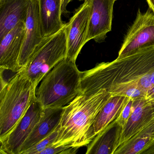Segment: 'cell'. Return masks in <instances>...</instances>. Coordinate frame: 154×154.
I'll return each instance as SVG.
<instances>
[{
  "label": "cell",
  "instance_id": "6da1fadb",
  "mask_svg": "<svg viewBox=\"0 0 154 154\" xmlns=\"http://www.w3.org/2000/svg\"><path fill=\"white\" fill-rule=\"evenodd\" d=\"M154 86V46L139 48L82 72L81 93L105 89L112 96L146 98Z\"/></svg>",
  "mask_w": 154,
  "mask_h": 154
},
{
  "label": "cell",
  "instance_id": "7a4b0ae2",
  "mask_svg": "<svg viewBox=\"0 0 154 154\" xmlns=\"http://www.w3.org/2000/svg\"><path fill=\"white\" fill-rule=\"evenodd\" d=\"M112 95L105 89L90 94L80 93L64 107L55 145H70L80 148L94 138L92 128L103 107Z\"/></svg>",
  "mask_w": 154,
  "mask_h": 154
},
{
  "label": "cell",
  "instance_id": "3957f363",
  "mask_svg": "<svg viewBox=\"0 0 154 154\" xmlns=\"http://www.w3.org/2000/svg\"><path fill=\"white\" fill-rule=\"evenodd\" d=\"M82 74L75 63L65 58L41 81L37 101L43 109L65 107L81 93Z\"/></svg>",
  "mask_w": 154,
  "mask_h": 154
},
{
  "label": "cell",
  "instance_id": "277c9868",
  "mask_svg": "<svg viewBox=\"0 0 154 154\" xmlns=\"http://www.w3.org/2000/svg\"><path fill=\"white\" fill-rule=\"evenodd\" d=\"M36 88L21 69L1 88L0 139L14 128L36 100Z\"/></svg>",
  "mask_w": 154,
  "mask_h": 154
},
{
  "label": "cell",
  "instance_id": "5b68a950",
  "mask_svg": "<svg viewBox=\"0 0 154 154\" xmlns=\"http://www.w3.org/2000/svg\"><path fill=\"white\" fill-rule=\"evenodd\" d=\"M66 24L58 32L44 37L37 47L26 66L21 69L37 87L46 75L66 57Z\"/></svg>",
  "mask_w": 154,
  "mask_h": 154
},
{
  "label": "cell",
  "instance_id": "8992f818",
  "mask_svg": "<svg viewBox=\"0 0 154 154\" xmlns=\"http://www.w3.org/2000/svg\"><path fill=\"white\" fill-rule=\"evenodd\" d=\"M36 100L14 128L1 141V153L19 154L21 147L31 134L44 112Z\"/></svg>",
  "mask_w": 154,
  "mask_h": 154
},
{
  "label": "cell",
  "instance_id": "52a82bcc",
  "mask_svg": "<svg viewBox=\"0 0 154 154\" xmlns=\"http://www.w3.org/2000/svg\"><path fill=\"white\" fill-rule=\"evenodd\" d=\"M151 46H154V13L149 8L144 13L139 8L136 19L125 35L118 57Z\"/></svg>",
  "mask_w": 154,
  "mask_h": 154
},
{
  "label": "cell",
  "instance_id": "ba28073f",
  "mask_svg": "<svg viewBox=\"0 0 154 154\" xmlns=\"http://www.w3.org/2000/svg\"><path fill=\"white\" fill-rule=\"evenodd\" d=\"M91 11V0H85L66 24L67 53L66 58L75 63L86 43Z\"/></svg>",
  "mask_w": 154,
  "mask_h": 154
},
{
  "label": "cell",
  "instance_id": "9c48e42d",
  "mask_svg": "<svg viewBox=\"0 0 154 154\" xmlns=\"http://www.w3.org/2000/svg\"><path fill=\"white\" fill-rule=\"evenodd\" d=\"M114 0H91V11L86 42H104L111 31Z\"/></svg>",
  "mask_w": 154,
  "mask_h": 154
},
{
  "label": "cell",
  "instance_id": "30bf717a",
  "mask_svg": "<svg viewBox=\"0 0 154 154\" xmlns=\"http://www.w3.org/2000/svg\"><path fill=\"white\" fill-rule=\"evenodd\" d=\"M154 119V103L145 98L134 100L130 118L123 129L120 128L114 144L113 154L123 143L143 128Z\"/></svg>",
  "mask_w": 154,
  "mask_h": 154
},
{
  "label": "cell",
  "instance_id": "8fae6325",
  "mask_svg": "<svg viewBox=\"0 0 154 154\" xmlns=\"http://www.w3.org/2000/svg\"><path fill=\"white\" fill-rule=\"evenodd\" d=\"M25 29V23L21 22L1 40V69L15 73L20 71L19 59L24 42Z\"/></svg>",
  "mask_w": 154,
  "mask_h": 154
},
{
  "label": "cell",
  "instance_id": "7c38bea8",
  "mask_svg": "<svg viewBox=\"0 0 154 154\" xmlns=\"http://www.w3.org/2000/svg\"><path fill=\"white\" fill-rule=\"evenodd\" d=\"M25 26V38L19 59V65L21 68L26 66L44 38L41 30L38 0H31Z\"/></svg>",
  "mask_w": 154,
  "mask_h": 154
},
{
  "label": "cell",
  "instance_id": "4fadbf2b",
  "mask_svg": "<svg viewBox=\"0 0 154 154\" xmlns=\"http://www.w3.org/2000/svg\"><path fill=\"white\" fill-rule=\"evenodd\" d=\"M31 0H0V41L21 22L25 23Z\"/></svg>",
  "mask_w": 154,
  "mask_h": 154
},
{
  "label": "cell",
  "instance_id": "5bb4252c",
  "mask_svg": "<svg viewBox=\"0 0 154 154\" xmlns=\"http://www.w3.org/2000/svg\"><path fill=\"white\" fill-rule=\"evenodd\" d=\"M63 108L44 109L41 119L21 147L19 154H22L24 151L37 144L58 128L61 121Z\"/></svg>",
  "mask_w": 154,
  "mask_h": 154
},
{
  "label": "cell",
  "instance_id": "9a60e30c",
  "mask_svg": "<svg viewBox=\"0 0 154 154\" xmlns=\"http://www.w3.org/2000/svg\"><path fill=\"white\" fill-rule=\"evenodd\" d=\"M43 37L55 34L64 26L62 20V0H38Z\"/></svg>",
  "mask_w": 154,
  "mask_h": 154
},
{
  "label": "cell",
  "instance_id": "2e32d148",
  "mask_svg": "<svg viewBox=\"0 0 154 154\" xmlns=\"http://www.w3.org/2000/svg\"><path fill=\"white\" fill-rule=\"evenodd\" d=\"M154 143V119L120 146L113 154H142Z\"/></svg>",
  "mask_w": 154,
  "mask_h": 154
},
{
  "label": "cell",
  "instance_id": "e0dca14e",
  "mask_svg": "<svg viewBox=\"0 0 154 154\" xmlns=\"http://www.w3.org/2000/svg\"><path fill=\"white\" fill-rule=\"evenodd\" d=\"M120 127L114 119L98 133L87 145L86 154H112L117 133Z\"/></svg>",
  "mask_w": 154,
  "mask_h": 154
},
{
  "label": "cell",
  "instance_id": "ac0fdd59",
  "mask_svg": "<svg viewBox=\"0 0 154 154\" xmlns=\"http://www.w3.org/2000/svg\"><path fill=\"white\" fill-rule=\"evenodd\" d=\"M128 99L129 97L125 96L111 97L103 107L94 121L92 128L94 137L117 118Z\"/></svg>",
  "mask_w": 154,
  "mask_h": 154
},
{
  "label": "cell",
  "instance_id": "d6986e66",
  "mask_svg": "<svg viewBox=\"0 0 154 154\" xmlns=\"http://www.w3.org/2000/svg\"><path fill=\"white\" fill-rule=\"evenodd\" d=\"M59 125L58 128L52 133L44 139L35 144L32 147L23 152L22 154H40V153L52 146L56 141L59 133Z\"/></svg>",
  "mask_w": 154,
  "mask_h": 154
},
{
  "label": "cell",
  "instance_id": "ffe728a7",
  "mask_svg": "<svg viewBox=\"0 0 154 154\" xmlns=\"http://www.w3.org/2000/svg\"><path fill=\"white\" fill-rule=\"evenodd\" d=\"M133 102L134 99L129 97L128 100L125 106L118 117L115 119L117 124L121 128V130L124 128L125 125L128 122V120L131 116L133 109Z\"/></svg>",
  "mask_w": 154,
  "mask_h": 154
},
{
  "label": "cell",
  "instance_id": "44dd1931",
  "mask_svg": "<svg viewBox=\"0 0 154 154\" xmlns=\"http://www.w3.org/2000/svg\"><path fill=\"white\" fill-rule=\"evenodd\" d=\"M79 148L70 145L53 144L42 151L40 154H73L77 153Z\"/></svg>",
  "mask_w": 154,
  "mask_h": 154
},
{
  "label": "cell",
  "instance_id": "7402d4cb",
  "mask_svg": "<svg viewBox=\"0 0 154 154\" xmlns=\"http://www.w3.org/2000/svg\"><path fill=\"white\" fill-rule=\"evenodd\" d=\"M145 99L147 101L154 103V86L148 92Z\"/></svg>",
  "mask_w": 154,
  "mask_h": 154
},
{
  "label": "cell",
  "instance_id": "603a6c76",
  "mask_svg": "<svg viewBox=\"0 0 154 154\" xmlns=\"http://www.w3.org/2000/svg\"><path fill=\"white\" fill-rule=\"evenodd\" d=\"M73 0H62V14H64L67 13V11L66 10V7H67L68 4L72 2Z\"/></svg>",
  "mask_w": 154,
  "mask_h": 154
},
{
  "label": "cell",
  "instance_id": "cb8c5ba5",
  "mask_svg": "<svg viewBox=\"0 0 154 154\" xmlns=\"http://www.w3.org/2000/svg\"><path fill=\"white\" fill-rule=\"evenodd\" d=\"M143 154H154V143L146 150L142 153Z\"/></svg>",
  "mask_w": 154,
  "mask_h": 154
},
{
  "label": "cell",
  "instance_id": "d4e9b609",
  "mask_svg": "<svg viewBox=\"0 0 154 154\" xmlns=\"http://www.w3.org/2000/svg\"><path fill=\"white\" fill-rule=\"evenodd\" d=\"M146 1L148 4L149 8H150L154 13V0H146Z\"/></svg>",
  "mask_w": 154,
  "mask_h": 154
},
{
  "label": "cell",
  "instance_id": "484cf974",
  "mask_svg": "<svg viewBox=\"0 0 154 154\" xmlns=\"http://www.w3.org/2000/svg\"><path fill=\"white\" fill-rule=\"evenodd\" d=\"M114 1H117V0H114Z\"/></svg>",
  "mask_w": 154,
  "mask_h": 154
},
{
  "label": "cell",
  "instance_id": "4316f807",
  "mask_svg": "<svg viewBox=\"0 0 154 154\" xmlns=\"http://www.w3.org/2000/svg\"><path fill=\"white\" fill-rule=\"evenodd\" d=\"M80 1H82V0H80Z\"/></svg>",
  "mask_w": 154,
  "mask_h": 154
}]
</instances>
